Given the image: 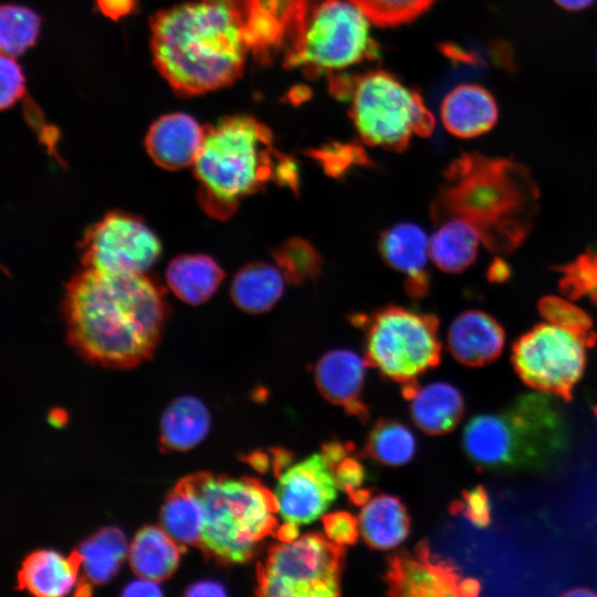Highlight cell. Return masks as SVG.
<instances>
[{
  "instance_id": "obj_1",
  "label": "cell",
  "mask_w": 597,
  "mask_h": 597,
  "mask_svg": "<svg viewBox=\"0 0 597 597\" xmlns=\"http://www.w3.org/2000/svg\"><path fill=\"white\" fill-rule=\"evenodd\" d=\"M71 345L105 367H134L149 358L163 331L161 290L145 274L87 269L67 284L63 301Z\"/></svg>"
},
{
  "instance_id": "obj_2",
  "label": "cell",
  "mask_w": 597,
  "mask_h": 597,
  "mask_svg": "<svg viewBox=\"0 0 597 597\" xmlns=\"http://www.w3.org/2000/svg\"><path fill=\"white\" fill-rule=\"evenodd\" d=\"M156 67L174 91L193 96L222 88L243 73L250 49L238 0H199L151 20Z\"/></svg>"
},
{
  "instance_id": "obj_3",
  "label": "cell",
  "mask_w": 597,
  "mask_h": 597,
  "mask_svg": "<svg viewBox=\"0 0 597 597\" xmlns=\"http://www.w3.org/2000/svg\"><path fill=\"white\" fill-rule=\"evenodd\" d=\"M530 171L507 158L463 154L444 171L433 201L434 220L460 218L473 224L496 253L515 250L530 233L538 209Z\"/></svg>"
},
{
  "instance_id": "obj_4",
  "label": "cell",
  "mask_w": 597,
  "mask_h": 597,
  "mask_svg": "<svg viewBox=\"0 0 597 597\" xmlns=\"http://www.w3.org/2000/svg\"><path fill=\"white\" fill-rule=\"evenodd\" d=\"M199 200L212 217H230L245 197L275 182L296 191V164L274 145L272 132L248 115L222 118L205 128L193 163Z\"/></svg>"
},
{
  "instance_id": "obj_5",
  "label": "cell",
  "mask_w": 597,
  "mask_h": 597,
  "mask_svg": "<svg viewBox=\"0 0 597 597\" xmlns=\"http://www.w3.org/2000/svg\"><path fill=\"white\" fill-rule=\"evenodd\" d=\"M569 441L566 417L544 392L516 397L503 409L476 415L465 425L463 449L479 468L495 472L541 471Z\"/></svg>"
},
{
  "instance_id": "obj_6",
  "label": "cell",
  "mask_w": 597,
  "mask_h": 597,
  "mask_svg": "<svg viewBox=\"0 0 597 597\" xmlns=\"http://www.w3.org/2000/svg\"><path fill=\"white\" fill-rule=\"evenodd\" d=\"M188 479L205 513L198 548L222 564L251 559L259 543L275 527L274 494L250 478L200 472Z\"/></svg>"
},
{
  "instance_id": "obj_7",
  "label": "cell",
  "mask_w": 597,
  "mask_h": 597,
  "mask_svg": "<svg viewBox=\"0 0 597 597\" xmlns=\"http://www.w3.org/2000/svg\"><path fill=\"white\" fill-rule=\"evenodd\" d=\"M333 85L337 95L346 93L355 129L369 146L401 150L412 137H428L434 129L421 95L388 72L369 71Z\"/></svg>"
},
{
  "instance_id": "obj_8",
  "label": "cell",
  "mask_w": 597,
  "mask_h": 597,
  "mask_svg": "<svg viewBox=\"0 0 597 597\" xmlns=\"http://www.w3.org/2000/svg\"><path fill=\"white\" fill-rule=\"evenodd\" d=\"M370 24L349 0H322L285 51L284 65L320 75L376 57L378 48Z\"/></svg>"
},
{
  "instance_id": "obj_9",
  "label": "cell",
  "mask_w": 597,
  "mask_h": 597,
  "mask_svg": "<svg viewBox=\"0 0 597 597\" xmlns=\"http://www.w3.org/2000/svg\"><path fill=\"white\" fill-rule=\"evenodd\" d=\"M366 331L369 364L397 381H411L440 360L438 321L433 315L387 306L355 318Z\"/></svg>"
},
{
  "instance_id": "obj_10",
  "label": "cell",
  "mask_w": 597,
  "mask_h": 597,
  "mask_svg": "<svg viewBox=\"0 0 597 597\" xmlns=\"http://www.w3.org/2000/svg\"><path fill=\"white\" fill-rule=\"evenodd\" d=\"M342 547L305 534L270 548L258 570V595L328 597L341 589Z\"/></svg>"
},
{
  "instance_id": "obj_11",
  "label": "cell",
  "mask_w": 597,
  "mask_h": 597,
  "mask_svg": "<svg viewBox=\"0 0 597 597\" xmlns=\"http://www.w3.org/2000/svg\"><path fill=\"white\" fill-rule=\"evenodd\" d=\"M591 346L583 336L546 322L514 343L511 358L524 384L568 400L584 374L587 348Z\"/></svg>"
},
{
  "instance_id": "obj_12",
  "label": "cell",
  "mask_w": 597,
  "mask_h": 597,
  "mask_svg": "<svg viewBox=\"0 0 597 597\" xmlns=\"http://www.w3.org/2000/svg\"><path fill=\"white\" fill-rule=\"evenodd\" d=\"M85 268L115 274H145L160 254V242L138 218L112 212L93 226L82 243Z\"/></svg>"
},
{
  "instance_id": "obj_13",
  "label": "cell",
  "mask_w": 597,
  "mask_h": 597,
  "mask_svg": "<svg viewBox=\"0 0 597 597\" xmlns=\"http://www.w3.org/2000/svg\"><path fill=\"white\" fill-rule=\"evenodd\" d=\"M334 467L314 453L280 472L274 491L276 512L286 523L310 524L321 517L337 496Z\"/></svg>"
},
{
  "instance_id": "obj_14",
  "label": "cell",
  "mask_w": 597,
  "mask_h": 597,
  "mask_svg": "<svg viewBox=\"0 0 597 597\" xmlns=\"http://www.w3.org/2000/svg\"><path fill=\"white\" fill-rule=\"evenodd\" d=\"M250 52L266 62L294 43L312 10L322 0H238Z\"/></svg>"
},
{
  "instance_id": "obj_15",
  "label": "cell",
  "mask_w": 597,
  "mask_h": 597,
  "mask_svg": "<svg viewBox=\"0 0 597 597\" xmlns=\"http://www.w3.org/2000/svg\"><path fill=\"white\" fill-rule=\"evenodd\" d=\"M391 587L399 595L474 596L480 590L475 579L463 578L448 564L434 562L428 552L418 559L397 558L389 573Z\"/></svg>"
},
{
  "instance_id": "obj_16",
  "label": "cell",
  "mask_w": 597,
  "mask_h": 597,
  "mask_svg": "<svg viewBox=\"0 0 597 597\" xmlns=\"http://www.w3.org/2000/svg\"><path fill=\"white\" fill-rule=\"evenodd\" d=\"M379 251L384 261L404 274L406 290L412 297H421L429 287V238L422 228L402 222L387 229L380 237Z\"/></svg>"
},
{
  "instance_id": "obj_17",
  "label": "cell",
  "mask_w": 597,
  "mask_h": 597,
  "mask_svg": "<svg viewBox=\"0 0 597 597\" xmlns=\"http://www.w3.org/2000/svg\"><path fill=\"white\" fill-rule=\"evenodd\" d=\"M447 344L451 355L461 364L479 367L495 360L505 344V332L490 314L468 310L451 323Z\"/></svg>"
},
{
  "instance_id": "obj_18",
  "label": "cell",
  "mask_w": 597,
  "mask_h": 597,
  "mask_svg": "<svg viewBox=\"0 0 597 597\" xmlns=\"http://www.w3.org/2000/svg\"><path fill=\"white\" fill-rule=\"evenodd\" d=\"M205 136L197 121L184 113L158 118L149 128L145 145L150 158L169 170L193 165Z\"/></svg>"
},
{
  "instance_id": "obj_19",
  "label": "cell",
  "mask_w": 597,
  "mask_h": 597,
  "mask_svg": "<svg viewBox=\"0 0 597 597\" xmlns=\"http://www.w3.org/2000/svg\"><path fill=\"white\" fill-rule=\"evenodd\" d=\"M444 128L455 137L473 138L491 130L499 119L494 95L479 84H460L446 94L440 106Z\"/></svg>"
},
{
  "instance_id": "obj_20",
  "label": "cell",
  "mask_w": 597,
  "mask_h": 597,
  "mask_svg": "<svg viewBox=\"0 0 597 597\" xmlns=\"http://www.w3.org/2000/svg\"><path fill=\"white\" fill-rule=\"evenodd\" d=\"M81 570L77 552L69 556L39 549L23 561L18 573V588L42 597H59L69 594L76 585Z\"/></svg>"
},
{
  "instance_id": "obj_21",
  "label": "cell",
  "mask_w": 597,
  "mask_h": 597,
  "mask_svg": "<svg viewBox=\"0 0 597 597\" xmlns=\"http://www.w3.org/2000/svg\"><path fill=\"white\" fill-rule=\"evenodd\" d=\"M415 423L425 432L441 434L452 430L462 418L464 401L460 390L446 381L406 387Z\"/></svg>"
},
{
  "instance_id": "obj_22",
  "label": "cell",
  "mask_w": 597,
  "mask_h": 597,
  "mask_svg": "<svg viewBox=\"0 0 597 597\" xmlns=\"http://www.w3.org/2000/svg\"><path fill=\"white\" fill-rule=\"evenodd\" d=\"M366 376V360L349 349H333L324 354L315 367L320 391L331 401L357 405Z\"/></svg>"
},
{
  "instance_id": "obj_23",
  "label": "cell",
  "mask_w": 597,
  "mask_h": 597,
  "mask_svg": "<svg viewBox=\"0 0 597 597\" xmlns=\"http://www.w3.org/2000/svg\"><path fill=\"white\" fill-rule=\"evenodd\" d=\"M82 578L76 594L87 595L93 585L109 580L128 555L125 535L117 527H103L81 543L77 548Z\"/></svg>"
},
{
  "instance_id": "obj_24",
  "label": "cell",
  "mask_w": 597,
  "mask_h": 597,
  "mask_svg": "<svg viewBox=\"0 0 597 597\" xmlns=\"http://www.w3.org/2000/svg\"><path fill=\"white\" fill-rule=\"evenodd\" d=\"M184 549L161 526L148 525L128 546V561L138 577L159 583L175 572Z\"/></svg>"
},
{
  "instance_id": "obj_25",
  "label": "cell",
  "mask_w": 597,
  "mask_h": 597,
  "mask_svg": "<svg viewBox=\"0 0 597 597\" xmlns=\"http://www.w3.org/2000/svg\"><path fill=\"white\" fill-rule=\"evenodd\" d=\"M359 532L366 543L378 549H391L409 534V517L399 499L388 494L369 498L358 516Z\"/></svg>"
},
{
  "instance_id": "obj_26",
  "label": "cell",
  "mask_w": 597,
  "mask_h": 597,
  "mask_svg": "<svg viewBox=\"0 0 597 597\" xmlns=\"http://www.w3.org/2000/svg\"><path fill=\"white\" fill-rule=\"evenodd\" d=\"M482 237L479 230L460 218H448L429 238L430 260L441 271L460 273L476 259Z\"/></svg>"
},
{
  "instance_id": "obj_27",
  "label": "cell",
  "mask_w": 597,
  "mask_h": 597,
  "mask_svg": "<svg viewBox=\"0 0 597 597\" xmlns=\"http://www.w3.org/2000/svg\"><path fill=\"white\" fill-rule=\"evenodd\" d=\"M285 281L276 264L252 262L233 277L231 297L245 313L261 314L272 308L281 298Z\"/></svg>"
},
{
  "instance_id": "obj_28",
  "label": "cell",
  "mask_w": 597,
  "mask_h": 597,
  "mask_svg": "<svg viewBox=\"0 0 597 597\" xmlns=\"http://www.w3.org/2000/svg\"><path fill=\"white\" fill-rule=\"evenodd\" d=\"M203 525L201 501L185 476L174 486L161 507L160 526L184 547H199Z\"/></svg>"
},
{
  "instance_id": "obj_29",
  "label": "cell",
  "mask_w": 597,
  "mask_h": 597,
  "mask_svg": "<svg viewBox=\"0 0 597 597\" xmlns=\"http://www.w3.org/2000/svg\"><path fill=\"white\" fill-rule=\"evenodd\" d=\"M224 273L217 262L202 254L180 255L166 271L169 289L188 304H200L216 292Z\"/></svg>"
},
{
  "instance_id": "obj_30",
  "label": "cell",
  "mask_w": 597,
  "mask_h": 597,
  "mask_svg": "<svg viewBox=\"0 0 597 597\" xmlns=\"http://www.w3.org/2000/svg\"><path fill=\"white\" fill-rule=\"evenodd\" d=\"M209 422V412L199 399L179 397L163 413L160 443L168 450H188L205 438Z\"/></svg>"
},
{
  "instance_id": "obj_31",
  "label": "cell",
  "mask_w": 597,
  "mask_h": 597,
  "mask_svg": "<svg viewBox=\"0 0 597 597\" xmlns=\"http://www.w3.org/2000/svg\"><path fill=\"white\" fill-rule=\"evenodd\" d=\"M416 448L411 430L396 421L378 422L368 440L370 455L386 465L406 464L415 455Z\"/></svg>"
},
{
  "instance_id": "obj_32",
  "label": "cell",
  "mask_w": 597,
  "mask_h": 597,
  "mask_svg": "<svg viewBox=\"0 0 597 597\" xmlns=\"http://www.w3.org/2000/svg\"><path fill=\"white\" fill-rule=\"evenodd\" d=\"M40 17L32 10L15 4H3L0 10L1 53L17 56L32 46L40 30Z\"/></svg>"
},
{
  "instance_id": "obj_33",
  "label": "cell",
  "mask_w": 597,
  "mask_h": 597,
  "mask_svg": "<svg viewBox=\"0 0 597 597\" xmlns=\"http://www.w3.org/2000/svg\"><path fill=\"white\" fill-rule=\"evenodd\" d=\"M273 259L286 281L303 283L318 275L322 259L318 251L303 238H292L276 248Z\"/></svg>"
},
{
  "instance_id": "obj_34",
  "label": "cell",
  "mask_w": 597,
  "mask_h": 597,
  "mask_svg": "<svg viewBox=\"0 0 597 597\" xmlns=\"http://www.w3.org/2000/svg\"><path fill=\"white\" fill-rule=\"evenodd\" d=\"M381 28L411 22L428 11L437 0H349Z\"/></svg>"
},
{
  "instance_id": "obj_35",
  "label": "cell",
  "mask_w": 597,
  "mask_h": 597,
  "mask_svg": "<svg viewBox=\"0 0 597 597\" xmlns=\"http://www.w3.org/2000/svg\"><path fill=\"white\" fill-rule=\"evenodd\" d=\"M559 290L574 301L587 298L597 304V253L587 251L559 269Z\"/></svg>"
},
{
  "instance_id": "obj_36",
  "label": "cell",
  "mask_w": 597,
  "mask_h": 597,
  "mask_svg": "<svg viewBox=\"0 0 597 597\" xmlns=\"http://www.w3.org/2000/svg\"><path fill=\"white\" fill-rule=\"evenodd\" d=\"M538 311L546 322L569 329L586 338L591 345L595 344L597 337L593 331V320L584 310L572 303V300L554 295L544 296L540 300Z\"/></svg>"
},
{
  "instance_id": "obj_37",
  "label": "cell",
  "mask_w": 597,
  "mask_h": 597,
  "mask_svg": "<svg viewBox=\"0 0 597 597\" xmlns=\"http://www.w3.org/2000/svg\"><path fill=\"white\" fill-rule=\"evenodd\" d=\"M0 105L6 109L24 94V76L14 56L4 53L0 57Z\"/></svg>"
},
{
  "instance_id": "obj_38",
  "label": "cell",
  "mask_w": 597,
  "mask_h": 597,
  "mask_svg": "<svg viewBox=\"0 0 597 597\" xmlns=\"http://www.w3.org/2000/svg\"><path fill=\"white\" fill-rule=\"evenodd\" d=\"M453 511L460 512L471 524L476 527H485L491 521V503L485 489L476 485L465 492L453 506Z\"/></svg>"
},
{
  "instance_id": "obj_39",
  "label": "cell",
  "mask_w": 597,
  "mask_h": 597,
  "mask_svg": "<svg viewBox=\"0 0 597 597\" xmlns=\"http://www.w3.org/2000/svg\"><path fill=\"white\" fill-rule=\"evenodd\" d=\"M325 536L337 546L352 545L359 532L358 519L347 512H334L323 519Z\"/></svg>"
},
{
  "instance_id": "obj_40",
  "label": "cell",
  "mask_w": 597,
  "mask_h": 597,
  "mask_svg": "<svg viewBox=\"0 0 597 597\" xmlns=\"http://www.w3.org/2000/svg\"><path fill=\"white\" fill-rule=\"evenodd\" d=\"M334 473L338 488L346 491L349 496L362 490L360 486L365 480V470L363 464L356 459L345 457L334 465Z\"/></svg>"
},
{
  "instance_id": "obj_41",
  "label": "cell",
  "mask_w": 597,
  "mask_h": 597,
  "mask_svg": "<svg viewBox=\"0 0 597 597\" xmlns=\"http://www.w3.org/2000/svg\"><path fill=\"white\" fill-rule=\"evenodd\" d=\"M348 147H334L332 149H324L314 155V157L320 160L324 169L334 177H338L343 174L353 163H360L359 155L360 151H355L353 148L343 156Z\"/></svg>"
},
{
  "instance_id": "obj_42",
  "label": "cell",
  "mask_w": 597,
  "mask_h": 597,
  "mask_svg": "<svg viewBox=\"0 0 597 597\" xmlns=\"http://www.w3.org/2000/svg\"><path fill=\"white\" fill-rule=\"evenodd\" d=\"M100 10L111 19H118L128 14L135 4V0H96Z\"/></svg>"
},
{
  "instance_id": "obj_43",
  "label": "cell",
  "mask_w": 597,
  "mask_h": 597,
  "mask_svg": "<svg viewBox=\"0 0 597 597\" xmlns=\"http://www.w3.org/2000/svg\"><path fill=\"white\" fill-rule=\"evenodd\" d=\"M157 582L142 578L138 580L132 582L126 586L123 595L125 596H159L161 595L160 589L157 585Z\"/></svg>"
},
{
  "instance_id": "obj_44",
  "label": "cell",
  "mask_w": 597,
  "mask_h": 597,
  "mask_svg": "<svg viewBox=\"0 0 597 597\" xmlns=\"http://www.w3.org/2000/svg\"><path fill=\"white\" fill-rule=\"evenodd\" d=\"M188 596H224V588L214 582H200L192 585L188 591Z\"/></svg>"
},
{
  "instance_id": "obj_45",
  "label": "cell",
  "mask_w": 597,
  "mask_h": 597,
  "mask_svg": "<svg viewBox=\"0 0 597 597\" xmlns=\"http://www.w3.org/2000/svg\"><path fill=\"white\" fill-rule=\"evenodd\" d=\"M323 454L327 458L333 467L347 457L345 448L336 442L324 447Z\"/></svg>"
},
{
  "instance_id": "obj_46",
  "label": "cell",
  "mask_w": 597,
  "mask_h": 597,
  "mask_svg": "<svg viewBox=\"0 0 597 597\" xmlns=\"http://www.w3.org/2000/svg\"><path fill=\"white\" fill-rule=\"evenodd\" d=\"M596 0H554V2L567 11H580L590 7Z\"/></svg>"
},
{
  "instance_id": "obj_47",
  "label": "cell",
  "mask_w": 597,
  "mask_h": 597,
  "mask_svg": "<svg viewBox=\"0 0 597 597\" xmlns=\"http://www.w3.org/2000/svg\"><path fill=\"white\" fill-rule=\"evenodd\" d=\"M510 271L507 265L501 260L493 262L489 269V276L495 282L506 279Z\"/></svg>"
},
{
  "instance_id": "obj_48",
  "label": "cell",
  "mask_w": 597,
  "mask_h": 597,
  "mask_svg": "<svg viewBox=\"0 0 597 597\" xmlns=\"http://www.w3.org/2000/svg\"><path fill=\"white\" fill-rule=\"evenodd\" d=\"M300 536L298 525L286 523L277 528V537L281 542H290Z\"/></svg>"
},
{
  "instance_id": "obj_49",
  "label": "cell",
  "mask_w": 597,
  "mask_h": 597,
  "mask_svg": "<svg viewBox=\"0 0 597 597\" xmlns=\"http://www.w3.org/2000/svg\"><path fill=\"white\" fill-rule=\"evenodd\" d=\"M268 459L264 454H261V453H258V454H254L251 457V464L256 469V470H265L268 468Z\"/></svg>"
}]
</instances>
